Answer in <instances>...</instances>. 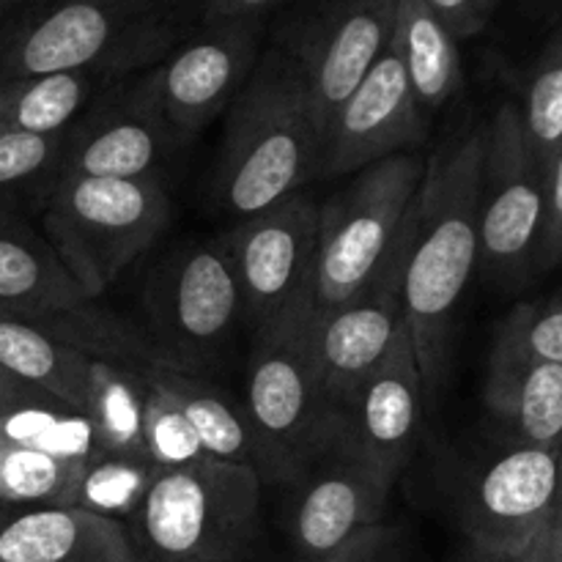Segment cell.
<instances>
[{"label": "cell", "instance_id": "1", "mask_svg": "<svg viewBox=\"0 0 562 562\" xmlns=\"http://www.w3.org/2000/svg\"><path fill=\"white\" fill-rule=\"evenodd\" d=\"M486 124L445 143L426 162L409 225L404 313L426 404L442 395L453 357L456 313L481 263V168Z\"/></svg>", "mask_w": 562, "mask_h": 562}, {"label": "cell", "instance_id": "2", "mask_svg": "<svg viewBox=\"0 0 562 562\" xmlns=\"http://www.w3.org/2000/svg\"><path fill=\"white\" fill-rule=\"evenodd\" d=\"M322 151L324 130L300 66L285 49H269L228 108L214 201L236 223L267 212L305 192L322 168Z\"/></svg>", "mask_w": 562, "mask_h": 562}, {"label": "cell", "instance_id": "3", "mask_svg": "<svg viewBox=\"0 0 562 562\" xmlns=\"http://www.w3.org/2000/svg\"><path fill=\"white\" fill-rule=\"evenodd\" d=\"M256 470L201 459L151 477L132 510L137 562H245L261 519Z\"/></svg>", "mask_w": 562, "mask_h": 562}, {"label": "cell", "instance_id": "4", "mask_svg": "<svg viewBox=\"0 0 562 562\" xmlns=\"http://www.w3.org/2000/svg\"><path fill=\"white\" fill-rule=\"evenodd\" d=\"M313 305L256 333L247 366L245 415L258 439L261 481L294 483L344 428L313 360Z\"/></svg>", "mask_w": 562, "mask_h": 562}, {"label": "cell", "instance_id": "5", "mask_svg": "<svg viewBox=\"0 0 562 562\" xmlns=\"http://www.w3.org/2000/svg\"><path fill=\"white\" fill-rule=\"evenodd\" d=\"M181 0H44L0 38V80L55 71H119L170 42Z\"/></svg>", "mask_w": 562, "mask_h": 562}, {"label": "cell", "instance_id": "6", "mask_svg": "<svg viewBox=\"0 0 562 562\" xmlns=\"http://www.w3.org/2000/svg\"><path fill=\"white\" fill-rule=\"evenodd\" d=\"M168 220L157 176H58L42 206L44 239L91 302L157 241Z\"/></svg>", "mask_w": 562, "mask_h": 562}, {"label": "cell", "instance_id": "7", "mask_svg": "<svg viewBox=\"0 0 562 562\" xmlns=\"http://www.w3.org/2000/svg\"><path fill=\"white\" fill-rule=\"evenodd\" d=\"M426 176V159L401 151L357 170L318 206L313 316L346 305L371 283L404 236Z\"/></svg>", "mask_w": 562, "mask_h": 562}, {"label": "cell", "instance_id": "8", "mask_svg": "<svg viewBox=\"0 0 562 562\" xmlns=\"http://www.w3.org/2000/svg\"><path fill=\"white\" fill-rule=\"evenodd\" d=\"M245 318L256 333L313 305L318 203L307 192L239 220L225 236Z\"/></svg>", "mask_w": 562, "mask_h": 562}, {"label": "cell", "instance_id": "9", "mask_svg": "<svg viewBox=\"0 0 562 562\" xmlns=\"http://www.w3.org/2000/svg\"><path fill=\"white\" fill-rule=\"evenodd\" d=\"M159 355L173 366L212 362L245 316L234 263L223 239L187 245L159 267L148 294Z\"/></svg>", "mask_w": 562, "mask_h": 562}, {"label": "cell", "instance_id": "10", "mask_svg": "<svg viewBox=\"0 0 562 562\" xmlns=\"http://www.w3.org/2000/svg\"><path fill=\"white\" fill-rule=\"evenodd\" d=\"M80 311L55 316L0 311V368L42 398L82 417L93 360H113L115 355L146 360L151 351L140 349L137 340L126 338L121 324H110L102 316L86 313L80 327H75L71 318Z\"/></svg>", "mask_w": 562, "mask_h": 562}, {"label": "cell", "instance_id": "11", "mask_svg": "<svg viewBox=\"0 0 562 562\" xmlns=\"http://www.w3.org/2000/svg\"><path fill=\"white\" fill-rule=\"evenodd\" d=\"M543 168L516 104H503L486 124L481 168V267L508 280L541 256Z\"/></svg>", "mask_w": 562, "mask_h": 562}, {"label": "cell", "instance_id": "12", "mask_svg": "<svg viewBox=\"0 0 562 562\" xmlns=\"http://www.w3.org/2000/svg\"><path fill=\"white\" fill-rule=\"evenodd\" d=\"M477 552L519 562L560 519V450L516 445L483 467L459 505Z\"/></svg>", "mask_w": 562, "mask_h": 562}, {"label": "cell", "instance_id": "13", "mask_svg": "<svg viewBox=\"0 0 562 562\" xmlns=\"http://www.w3.org/2000/svg\"><path fill=\"white\" fill-rule=\"evenodd\" d=\"M395 9L398 0H316L289 27L280 49L300 66L322 130L390 47Z\"/></svg>", "mask_w": 562, "mask_h": 562}, {"label": "cell", "instance_id": "14", "mask_svg": "<svg viewBox=\"0 0 562 562\" xmlns=\"http://www.w3.org/2000/svg\"><path fill=\"white\" fill-rule=\"evenodd\" d=\"M409 225L366 289L357 291L346 305L324 316H313V360H316L324 393L338 409L351 404L360 384L387 357L395 335L406 324L404 272Z\"/></svg>", "mask_w": 562, "mask_h": 562}, {"label": "cell", "instance_id": "15", "mask_svg": "<svg viewBox=\"0 0 562 562\" xmlns=\"http://www.w3.org/2000/svg\"><path fill=\"white\" fill-rule=\"evenodd\" d=\"M261 20L206 22L201 33L148 71L159 113L173 135H195L234 104L258 64Z\"/></svg>", "mask_w": 562, "mask_h": 562}, {"label": "cell", "instance_id": "16", "mask_svg": "<svg viewBox=\"0 0 562 562\" xmlns=\"http://www.w3.org/2000/svg\"><path fill=\"white\" fill-rule=\"evenodd\" d=\"M291 505V541L302 560L335 552L373 525H382L395 481L371 464L346 434V423L327 448L300 472Z\"/></svg>", "mask_w": 562, "mask_h": 562}, {"label": "cell", "instance_id": "17", "mask_svg": "<svg viewBox=\"0 0 562 562\" xmlns=\"http://www.w3.org/2000/svg\"><path fill=\"white\" fill-rule=\"evenodd\" d=\"M170 137L173 132L159 113L148 75L135 82H110L104 91L93 93L80 119L66 132L60 176H154Z\"/></svg>", "mask_w": 562, "mask_h": 562}, {"label": "cell", "instance_id": "18", "mask_svg": "<svg viewBox=\"0 0 562 562\" xmlns=\"http://www.w3.org/2000/svg\"><path fill=\"white\" fill-rule=\"evenodd\" d=\"M426 130L428 119L412 93L404 66L387 47L329 119L318 176H355L379 159L420 146Z\"/></svg>", "mask_w": 562, "mask_h": 562}, {"label": "cell", "instance_id": "19", "mask_svg": "<svg viewBox=\"0 0 562 562\" xmlns=\"http://www.w3.org/2000/svg\"><path fill=\"white\" fill-rule=\"evenodd\" d=\"M426 406L415 344L409 324H404L387 357L360 384L351 404L344 409L346 434L376 470H382L390 481H398L420 442Z\"/></svg>", "mask_w": 562, "mask_h": 562}, {"label": "cell", "instance_id": "20", "mask_svg": "<svg viewBox=\"0 0 562 562\" xmlns=\"http://www.w3.org/2000/svg\"><path fill=\"white\" fill-rule=\"evenodd\" d=\"M0 562H137V554L124 521L71 505L3 521Z\"/></svg>", "mask_w": 562, "mask_h": 562}, {"label": "cell", "instance_id": "21", "mask_svg": "<svg viewBox=\"0 0 562 562\" xmlns=\"http://www.w3.org/2000/svg\"><path fill=\"white\" fill-rule=\"evenodd\" d=\"M486 406L514 428L519 445L562 450V366L536 360L497 338L488 360Z\"/></svg>", "mask_w": 562, "mask_h": 562}, {"label": "cell", "instance_id": "22", "mask_svg": "<svg viewBox=\"0 0 562 562\" xmlns=\"http://www.w3.org/2000/svg\"><path fill=\"white\" fill-rule=\"evenodd\" d=\"M91 305L47 239L0 212V311L55 316Z\"/></svg>", "mask_w": 562, "mask_h": 562}, {"label": "cell", "instance_id": "23", "mask_svg": "<svg viewBox=\"0 0 562 562\" xmlns=\"http://www.w3.org/2000/svg\"><path fill=\"white\" fill-rule=\"evenodd\" d=\"M143 366L181 406L206 459L250 467L256 472L261 470L258 439L252 434L250 420H247L245 406L234 404L228 395H223V390L212 387L195 371L173 366L162 357H151Z\"/></svg>", "mask_w": 562, "mask_h": 562}, {"label": "cell", "instance_id": "24", "mask_svg": "<svg viewBox=\"0 0 562 562\" xmlns=\"http://www.w3.org/2000/svg\"><path fill=\"white\" fill-rule=\"evenodd\" d=\"M390 47L398 55L426 119H431L459 93V38L428 9L426 0H398Z\"/></svg>", "mask_w": 562, "mask_h": 562}, {"label": "cell", "instance_id": "25", "mask_svg": "<svg viewBox=\"0 0 562 562\" xmlns=\"http://www.w3.org/2000/svg\"><path fill=\"white\" fill-rule=\"evenodd\" d=\"M110 71H55V75L0 80V132L64 135Z\"/></svg>", "mask_w": 562, "mask_h": 562}, {"label": "cell", "instance_id": "26", "mask_svg": "<svg viewBox=\"0 0 562 562\" xmlns=\"http://www.w3.org/2000/svg\"><path fill=\"white\" fill-rule=\"evenodd\" d=\"M99 456L148 464L143 448V376L115 360H93L88 409L82 415Z\"/></svg>", "mask_w": 562, "mask_h": 562}, {"label": "cell", "instance_id": "27", "mask_svg": "<svg viewBox=\"0 0 562 562\" xmlns=\"http://www.w3.org/2000/svg\"><path fill=\"white\" fill-rule=\"evenodd\" d=\"M91 456L58 450L0 448V503L31 508H80Z\"/></svg>", "mask_w": 562, "mask_h": 562}, {"label": "cell", "instance_id": "28", "mask_svg": "<svg viewBox=\"0 0 562 562\" xmlns=\"http://www.w3.org/2000/svg\"><path fill=\"white\" fill-rule=\"evenodd\" d=\"M64 135L0 132V212L14 214L27 198L47 201L64 165Z\"/></svg>", "mask_w": 562, "mask_h": 562}, {"label": "cell", "instance_id": "29", "mask_svg": "<svg viewBox=\"0 0 562 562\" xmlns=\"http://www.w3.org/2000/svg\"><path fill=\"white\" fill-rule=\"evenodd\" d=\"M143 376V448H146L148 464L157 472L187 467L192 461H201L206 456L201 453L195 434L187 423L184 412L176 404L173 395L146 371L140 368Z\"/></svg>", "mask_w": 562, "mask_h": 562}, {"label": "cell", "instance_id": "30", "mask_svg": "<svg viewBox=\"0 0 562 562\" xmlns=\"http://www.w3.org/2000/svg\"><path fill=\"white\" fill-rule=\"evenodd\" d=\"M519 113L527 143L547 176V168L562 146V31L543 49Z\"/></svg>", "mask_w": 562, "mask_h": 562}, {"label": "cell", "instance_id": "31", "mask_svg": "<svg viewBox=\"0 0 562 562\" xmlns=\"http://www.w3.org/2000/svg\"><path fill=\"white\" fill-rule=\"evenodd\" d=\"M497 338L536 360L562 366V296L547 307H516L497 329Z\"/></svg>", "mask_w": 562, "mask_h": 562}, {"label": "cell", "instance_id": "32", "mask_svg": "<svg viewBox=\"0 0 562 562\" xmlns=\"http://www.w3.org/2000/svg\"><path fill=\"white\" fill-rule=\"evenodd\" d=\"M302 562H401V532L390 525H373L335 552Z\"/></svg>", "mask_w": 562, "mask_h": 562}, {"label": "cell", "instance_id": "33", "mask_svg": "<svg viewBox=\"0 0 562 562\" xmlns=\"http://www.w3.org/2000/svg\"><path fill=\"white\" fill-rule=\"evenodd\" d=\"M562 258V146L543 179V234L538 261L558 263Z\"/></svg>", "mask_w": 562, "mask_h": 562}, {"label": "cell", "instance_id": "34", "mask_svg": "<svg viewBox=\"0 0 562 562\" xmlns=\"http://www.w3.org/2000/svg\"><path fill=\"white\" fill-rule=\"evenodd\" d=\"M426 5L450 27L459 42L475 36L486 25L481 9H477V0H426Z\"/></svg>", "mask_w": 562, "mask_h": 562}, {"label": "cell", "instance_id": "35", "mask_svg": "<svg viewBox=\"0 0 562 562\" xmlns=\"http://www.w3.org/2000/svg\"><path fill=\"white\" fill-rule=\"evenodd\" d=\"M280 3H285V0H201V14L206 22L241 20V16L261 20L269 9Z\"/></svg>", "mask_w": 562, "mask_h": 562}, {"label": "cell", "instance_id": "36", "mask_svg": "<svg viewBox=\"0 0 562 562\" xmlns=\"http://www.w3.org/2000/svg\"><path fill=\"white\" fill-rule=\"evenodd\" d=\"M42 398L38 393H33V390H27L25 384L16 382L14 376H9V373L0 368V417L11 415V412L16 409H25V406H36L42 404Z\"/></svg>", "mask_w": 562, "mask_h": 562}, {"label": "cell", "instance_id": "37", "mask_svg": "<svg viewBox=\"0 0 562 562\" xmlns=\"http://www.w3.org/2000/svg\"><path fill=\"white\" fill-rule=\"evenodd\" d=\"M519 562H562V516L554 521L552 530L532 547V552L525 554Z\"/></svg>", "mask_w": 562, "mask_h": 562}, {"label": "cell", "instance_id": "38", "mask_svg": "<svg viewBox=\"0 0 562 562\" xmlns=\"http://www.w3.org/2000/svg\"><path fill=\"white\" fill-rule=\"evenodd\" d=\"M499 5H503V0H477V9H481L483 20L486 22H488V16L499 9Z\"/></svg>", "mask_w": 562, "mask_h": 562}, {"label": "cell", "instance_id": "39", "mask_svg": "<svg viewBox=\"0 0 562 562\" xmlns=\"http://www.w3.org/2000/svg\"><path fill=\"white\" fill-rule=\"evenodd\" d=\"M22 3H25V0H0V16L9 14V11H14V9H20Z\"/></svg>", "mask_w": 562, "mask_h": 562}, {"label": "cell", "instance_id": "40", "mask_svg": "<svg viewBox=\"0 0 562 562\" xmlns=\"http://www.w3.org/2000/svg\"><path fill=\"white\" fill-rule=\"evenodd\" d=\"M464 562H499V560H494V558H488V554H483V552H477L475 549V554H470V558H467Z\"/></svg>", "mask_w": 562, "mask_h": 562}, {"label": "cell", "instance_id": "41", "mask_svg": "<svg viewBox=\"0 0 562 562\" xmlns=\"http://www.w3.org/2000/svg\"><path fill=\"white\" fill-rule=\"evenodd\" d=\"M560 516H562V450H560Z\"/></svg>", "mask_w": 562, "mask_h": 562}]
</instances>
